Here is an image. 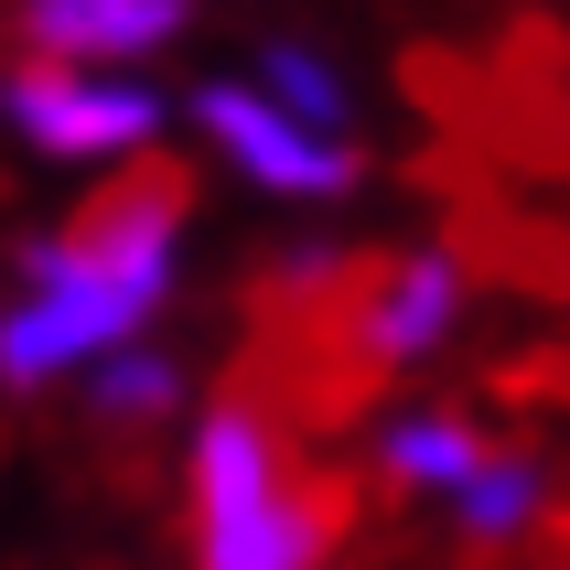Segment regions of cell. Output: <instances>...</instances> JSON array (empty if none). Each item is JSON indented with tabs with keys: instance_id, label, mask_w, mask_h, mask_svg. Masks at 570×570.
<instances>
[{
	"instance_id": "1",
	"label": "cell",
	"mask_w": 570,
	"mask_h": 570,
	"mask_svg": "<svg viewBox=\"0 0 570 570\" xmlns=\"http://www.w3.org/2000/svg\"><path fill=\"white\" fill-rule=\"evenodd\" d=\"M173 269H184V194L151 184V173L97 194L55 237H32L22 281L0 302V387L43 399V387L87 377L97 355L140 345L173 302Z\"/></svg>"
},
{
	"instance_id": "2",
	"label": "cell",
	"mask_w": 570,
	"mask_h": 570,
	"mask_svg": "<svg viewBox=\"0 0 570 570\" xmlns=\"http://www.w3.org/2000/svg\"><path fill=\"white\" fill-rule=\"evenodd\" d=\"M334 560V507L291 474L281 420L248 399L205 410L194 431V570H323Z\"/></svg>"
},
{
	"instance_id": "3",
	"label": "cell",
	"mask_w": 570,
	"mask_h": 570,
	"mask_svg": "<svg viewBox=\"0 0 570 570\" xmlns=\"http://www.w3.org/2000/svg\"><path fill=\"white\" fill-rule=\"evenodd\" d=\"M0 119H11V140L43 161H140L161 140V97L140 87V76H97V65H43L22 55L11 76H0Z\"/></svg>"
},
{
	"instance_id": "4",
	"label": "cell",
	"mask_w": 570,
	"mask_h": 570,
	"mask_svg": "<svg viewBox=\"0 0 570 570\" xmlns=\"http://www.w3.org/2000/svg\"><path fill=\"white\" fill-rule=\"evenodd\" d=\"M194 129H205V140H216V151L237 161L258 194H291V205H323V194L355 184V140L302 129L291 108H269L248 76H216V87L194 97Z\"/></svg>"
},
{
	"instance_id": "5",
	"label": "cell",
	"mask_w": 570,
	"mask_h": 570,
	"mask_svg": "<svg viewBox=\"0 0 570 570\" xmlns=\"http://www.w3.org/2000/svg\"><path fill=\"white\" fill-rule=\"evenodd\" d=\"M463 258L452 248H410L387 258L377 281L355 291V345H366V366H420V355L452 345V323H463Z\"/></svg>"
},
{
	"instance_id": "6",
	"label": "cell",
	"mask_w": 570,
	"mask_h": 570,
	"mask_svg": "<svg viewBox=\"0 0 570 570\" xmlns=\"http://www.w3.org/2000/svg\"><path fill=\"white\" fill-rule=\"evenodd\" d=\"M194 22V0H22V43L43 65H97L129 76L140 55H161Z\"/></svg>"
},
{
	"instance_id": "7",
	"label": "cell",
	"mask_w": 570,
	"mask_h": 570,
	"mask_svg": "<svg viewBox=\"0 0 570 570\" xmlns=\"http://www.w3.org/2000/svg\"><path fill=\"white\" fill-rule=\"evenodd\" d=\"M484 452H495V442H484L463 410H399V420H377V474L399 484V495H431V507L474 474Z\"/></svg>"
},
{
	"instance_id": "8",
	"label": "cell",
	"mask_w": 570,
	"mask_h": 570,
	"mask_svg": "<svg viewBox=\"0 0 570 570\" xmlns=\"http://www.w3.org/2000/svg\"><path fill=\"white\" fill-rule=\"evenodd\" d=\"M442 517H452L474 549H517V539L549 517V474H539V452H484L474 474L442 495Z\"/></svg>"
},
{
	"instance_id": "9",
	"label": "cell",
	"mask_w": 570,
	"mask_h": 570,
	"mask_svg": "<svg viewBox=\"0 0 570 570\" xmlns=\"http://www.w3.org/2000/svg\"><path fill=\"white\" fill-rule=\"evenodd\" d=\"M248 87L269 97V108H291L302 129H323V140H355V87H345V65L313 55V43H291V32H269L248 65Z\"/></svg>"
},
{
	"instance_id": "10",
	"label": "cell",
	"mask_w": 570,
	"mask_h": 570,
	"mask_svg": "<svg viewBox=\"0 0 570 570\" xmlns=\"http://www.w3.org/2000/svg\"><path fill=\"white\" fill-rule=\"evenodd\" d=\"M87 410L108 420V431H151V420H184V366L161 345H119L87 366Z\"/></svg>"
}]
</instances>
